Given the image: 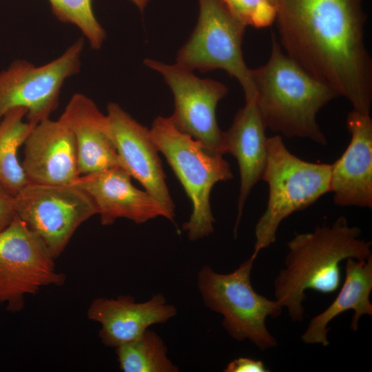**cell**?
<instances>
[{
	"mask_svg": "<svg viewBox=\"0 0 372 372\" xmlns=\"http://www.w3.org/2000/svg\"><path fill=\"white\" fill-rule=\"evenodd\" d=\"M364 0H276L280 46L310 75L370 114L372 59Z\"/></svg>",
	"mask_w": 372,
	"mask_h": 372,
	"instance_id": "cell-1",
	"label": "cell"
},
{
	"mask_svg": "<svg viewBox=\"0 0 372 372\" xmlns=\"http://www.w3.org/2000/svg\"><path fill=\"white\" fill-rule=\"evenodd\" d=\"M361 229L338 217L331 226H317L287 242L289 251L273 282L275 300L286 307L292 321L304 319L303 302L308 289L332 293L341 285L340 262L349 258L366 260L371 241L360 238Z\"/></svg>",
	"mask_w": 372,
	"mask_h": 372,
	"instance_id": "cell-2",
	"label": "cell"
},
{
	"mask_svg": "<svg viewBox=\"0 0 372 372\" xmlns=\"http://www.w3.org/2000/svg\"><path fill=\"white\" fill-rule=\"evenodd\" d=\"M271 50L267 63L251 69L255 101L267 128L287 138H306L326 145L317 114L339 96L284 53L271 34Z\"/></svg>",
	"mask_w": 372,
	"mask_h": 372,
	"instance_id": "cell-3",
	"label": "cell"
},
{
	"mask_svg": "<svg viewBox=\"0 0 372 372\" xmlns=\"http://www.w3.org/2000/svg\"><path fill=\"white\" fill-rule=\"evenodd\" d=\"M149 132L156 148L165 156L192 202V211L183 225V230L192 241L209 236L215 222L211 191L218 182L233 178L229 163L223 155L177 130L169 118H156Z\"/></svg>",
	"mask_w": 372,
	"mask_h": 372,
	"instance_id": "cell-4",
	"label": "cell"
},
{
	"mask_svg": "<svg viewBox=\"0 0 372 372\" xmlns=\"http://www.w3.org/2000/svg\"><path fill=\"white\" fill-rule=\"evenodd\" d=\"M267 156L262 180L269 187L266 210L256 227L251 257L276 240L278 229L286 218L315 203L329 192L331 165L310 163L296 156L280 136L267 137Z\"/></svg>",
	"mask_w": 372,
	"mask_h": 372,
	"instance_id": "cell-5",
	"label": "cell"
},
{
	"mask_svg": "<svg viewBox=\"0 0 372 372\" xmlns=\"http://www.w3.org/2000/svg\"><path fill=\"white\" fill-rule=\"evenodd\" d=\"M254 260L250 256L229 273H218L205 265L198 273L197 286L206 307L223 316L222 325L231 338L238 342L248 340L265 351L278 345L267 328L266 319L279 316L283 308L277 300L253 288Z\"/></svg>",
	"mask_w": 372,
	"mask_h": 372,
	"instance_id": "cell-6",
	"label": "cell"
},
{
	"mask_svg": "<svg viewBox=\"0 0 372 372\" xmlns=\"http://www.w3.org/2000/svg\"><path fill=\"white\" fill-rule=\"evenodd\" d=\"M197 24L178 52L176 63L189 70H223L240 83L245 99L254 98L249 69L244 61L242 43L246 26L222 0H198Z\"/></svg>",
	"mask_w": 372,
	"mask_h": 372,
	"instance_id": "cell-7",
	"label": "cell"
},
{
	"mask_svg": "<svg viewBox=\"0 0 372 372\" xmlns=\"http://www.w3.org/2000/svg\"><path fill=\"white\" fill-rule=\"evenodd\" d=\"M84 45L83 38L60 56L41 66L16 60L0 72V121L10 110H27L28 122L35 126L49 118L59 105L65 81L77 74Z\"/></svg>",
	"mask_w": 372,
	"mask_h": 372,
	"instance_id": "cell-8",
	"label": "cell"
},
{
	"mask_svg": "<svg viewBox=\"0 0 372 372\" xmlns=\"http://www.w3.org/2000/svg\"><path fill=\"white\" fill-rule=\"evenodd\" d=\"M16 214L37 234L55 259L76 229L98 214L92 198L71 185L28 183L14 196Z\"/></svg>",
	"mask_w": 372,
	"mask_h": 372,
	"instance_id": "cell-9",
	"label": "cell"
},
{
	"mask_svg": "<svg viewBox=\"0 0 372 372\" xmlns=\"http://www.w3.org/2000/svg\"><path fill=\"white\" fill-rule=\"evenodd\" d=\"M54 257L40 237L17 215L0 230V302L18 311L27 294L41 287L60 285Z\"/></svg>",
	"mask_w": 372,
	"mask_h": 372,
	"instance_id": "cell-10",
	"label": "cell"
},
{
	"mask_svg": "<svg viewBox=\"0 0 372 372\" xmlns=\"http://www.w3.org/2000/svg\"><path fill=\"white\" fill-rule=\"evenodd\" d=\"M144 64L159 72L172 92L174 111L169 118L174 126L211 152L225 154L224 132L218 125L216 110L227 87L218 81L199 78L178 63L147 59Z\"/></svg>",
	"mask_w": 372,
	"mask_h": 372,
	"instance_id": "cell-11",
	"label": "cell"
},
{
	"mask_svg": "<svg viewBox=\"0 0 372 372\" xmlns=\"http://www.w3.org/2000/svg\"><path fill=\"white\" fill-rule=\"evenodd\" d=\"M106 116L121 166L159 203L166 211L167 219L174 222L175 205L149 130L115 103L107 105Z\"/></svg>",
	"mask_w": 372,
	"mask_h": 372,
	"instance_id": "cell-12",
	"label": "cell"
},
{
	"mask_svg": "<svg viewBox=\"0 0 372 372\" xmlns=\"http://www.w3.org/2000/svg\"><path fill=\"white\" fill-rule=\"evenodd\" d=\"M23 144L21 165L28 183L71 185L80 176L74 137L61 116L36 125Z\"/></svg>",
	"mask_w": 372,
	"mask_h": 372,
	"instance_id": "cell-13",
	"label": "cell"
},
{
	"mask_svg": "<svg viewBox=\"0 0 372 372\" xmlns=\"http://www.w3.org/2000/svg\"><path fill=\"white\" fill-rule=\"evenodd\" d=\"M370 114L349 112L351 141L331 165L329 192L339 206L372 208V119Z\"/></svg>",
	"mask_w": 372,
	"mask_h": 372,
	"instance_id": "cell-14",
	"label": "cell"
},
{
	"mask_svg": "<svg viewBox=\"0 0 372 372\" xmlns=\"http://www.w3.org/2000/svg\"><path fill=\"white\" fill-rule=\"evenodd\" d=\"M130 174L121 166H115L81 175L73 183L93 200L101 223L112 225L125 218L140 224L158 216L167 219L159 203L145 190L135 187Z\"/></svg>",
	"mask_w": 372,
	"mask_h": 372,
	"instance_id": "cell-15",
	"label": "cell"
},
{
	"mask_svg": "<svg viewBox=\"0 0 372 372\" xmlns=\"http://www.w3.org/2000/svg\"><path fill=\"white\" fill-rule=\"evenodd\" d=\"M176 313V308L167 302L162 293L143 302H136L130 296L98 298L87 311L91 320L101 324L99 336L110 347L137 338L150 326L165 323Z\"/></svg>",
	"mask_w": 372,
	"mask_h": 372,
	"instance_id": "cell-16",
	"label": "cell"
},
{
	"mask_svg": "<svg viewBox=\"0 0 372 372\" xmlns=\"http://www.w3.org/2000/svg\"><path fill=\"white\" fill-rule=\"evenodd\" d=\"M266 129L254 98L246 101L229 129L224 132L225 154H231L236 158L240 177L235 238L245 201L252 188L262 180L267 156Z\"/></svg>",
	"mask_w": 372,
	"mask_h": 372,
	"instance_id": "cell-17",
	"label": "cell"
},
{
	"mask_svg": "<svg viewBox=\"0 0 372 372\" xmlns=\"http://www.w3.org/2000/svg\"><path fill=\"white\" fill-rule=\"evenodd\" d=\"M61 117L74 137L80 176L121 166L107 116L90 98L80 93L74 94Z\"/></svg>",
	"mask_w": 372,
	"mask_h": 372,
	"instance_id": "cell-18",
	"label": "cell"
},
{
	"mask_svg": "<svg viewBox=\"0 0 372 372\" xmlns=\"http://www.w3.org/2000/svg\"><path fill=\"white\" fill-rule=\"evenodd\" d=\"M372 291V256L366 260L346 259L344 280L335 300L323 311L310 320L301 335L303 342L308 344H329L327 333L331 329L329 323L342 313L353 310L350 327L358 329L362 316H372L370 295Z\"/></svg>",
	"mask_w": 372,
	"mask_h": 372,
	"instance_id": "cell-19",
	"label": "cell"
},
{
	"mask_svg": "<svg viewBox=\"0 0 372 372\" xmlns=\"http://www.w3.org/2000/svg\"><path fill=\"white\" fill-rule=\"evenodd\" d=\"M26 114L25 109L14 108L0 121V185L14 196L28 183L17 157L19 147L34 127L23 121Z\"/></svg>",
	"mask_w": 372,
	"mask_h": 372,
	"instance_id": "cell-20",
	"label": "cell"
},
{
	"mask_svg": "<svg viewBox=\"0 0 372 372\" xmlns=\"http://www.w3.org/2000/svg\"><path fill=\"white\" fill-rule=\"evenodd\" d=\"M116 348L120 369L124 372H178L167 357L163 339L147 329L137 338Z\"/></svg>",
	"mask_w": 372,
	"mask_h": 372,
	"instance_id": "cell-21",
	"label": "cell"
},
{
	"mask_svg": "<svg viewBox=\"0 0 372 372\" xmlns=\"http://www.w3.org/2000/svg\"><path fill=\"white\" fill-rule=\"evenodd\" d=\"M53 14L62 22L76 25L86 37L90 46L99 49L106 37L104 29L96 19L92 0H48ZM141 10L146 6L142 0H131Z\"/></svg>",
	"mask_w": 372,
	"mask_h": 372,
	"instance_id": "cell-22",
	"label": "cell"
},
{
	"mask_svg": "<svg viewBox=\"0 0 372 372\" xmlns=\"http://www.w3.org/2000/svg\"><path fill=\"white\" fill-rule=\"evenodd\" d=\"M246 27L265 28L275 22L276 0H222Z\"/></svg>",
	"mask_w": 372,
	"mask_h": 372,
	"instance_id": "cell-23",
	"label": "cell"
},
{
	"mask_svg": "<svg viewBox=\"0 0 372 372\" xmlns=\"http://www.w3.org/2000/svg\"><path fill=\"white\" fill-rule=\"evenodd\" d=\"M225 372H269L261 360L240 357L231 360L224 369Z\"/></svg>",
	"mask_w": 372,
	"mask_h": 372,
	"instance_id": "cell-24",
	"label": "cell"
},
{
	"mask_svg": "<svg viewBox=\"0 0 372 372\" xmlns=\"http://www.w3.org/2000/svg\"><path fill=\"white\" fill-rule=\"evenodd\" d=\"M15 214L14 196L0 185V230L12 221Z\"/></svg>",
	"mask_w": 372,
	"mask_h": 372,
	"instance_id": "cell-25",
	"label": "cell"
},
{
	"mask_svg": "<svg viewBox=\"0 0 372 372\" xmlns=\"http://www.w3.org/2000/svg\"><path fill=\"white\" fill-rule=\"evenodd\" d=\"M142 1H144L145 3H147L149 1V0H142Z\"/></svg>",
	"mask_w": 372,
	"mask_h": 372,
	"instance_id": "cell-26",
	"label": "cell"
}]
</instances>
